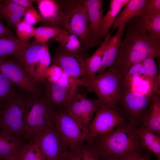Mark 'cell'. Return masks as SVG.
I'll list each match as a JSON object with an SVG mask.
<instances>
[{"mask_svg":"<svg viewBox=\"0 0 160 160\" xmlns=\"http://www.w3.org/2000/svg\"><path fill=\"white\" fill-rule=\"evenodd\" d=\"M122 40L116 59L110 68L124 79L135 64L152 57L159 60L160 41L139 29L130 22Z\"/></svg>","mask_w":160,"mask_h":160,"instance_id":"6da1fadb","label":"cell"},{"mask_svg":"<svg viewBox=\"0 0 160 160\" xmlns=\"http://www.w3.org/2000/svg\"><path fill=\"white\" fill-rule=\"evenodd\" d=\"M137 127L126 122L107 134L93 138L100 160H125L129 155L143 156L150 151L142 145Z\"/></svg>","mask_w":160,"mask_h":160,"instance_id":"7a4b0ae2","label":"cell"},{"mask_svg":"<svg viewBox=\"0 0 160 160\" xmlns=\"http://www.w3.org/2000/svg\"><path fill=\"white\" fill-rule=\"evenodd\" d=\"M26 98L24 140H31L38 133L54 125L56 111L41 94Z\"/></svg>","mask_w":160,"mask_h":160,"instance_id":"3957f363","label":"cell"},{"mask_svg":"<svg viewBox=\"0 0 160 160\" xmlns=\"http://www.w3.org/2000/svg\"><path fill=\"white\" fill-rule=\"evenodd\" d=\"M33 82H44L51 58L46 44L33 42L14 56Z\"/></svg>","mask_w":160,"mask_h":160,"instance_id":"277c9868","label":"cell"},{"mask_svg":"<svg viewBox=\"0 0 160 160\" xmlns=\"http://www.w3.org/2000/svg\"><path fill=\"white\" fill-rule=\"evenodd\" d=\"M27 97L16 91L0 106V129L8 130L22 141L25 137Z\"/></svg>","mask_w":160,"mask_h":160,"instance_id":"5b68a950","label":"cell"},{"mask_svg":"<svg viewBox=\"0 0 160 160\" xmlns=\"http://www.w3.org/2000/svg\"><path fill=\"white\" fill-rule=\"evenodd\" d=\"M84 79L85 87L96 95L100 107L117 110L122 79L114 70L109 68L107 71L97 74L92 81Z\"/></svg>","mask_w":160,"mask_h":160,"instance_id":"8992f818","label":"cell"},{"mask_svg":"<svg viewBox=\"0 0 160 160\" xmlns=\"http://www.w3.org/2000/svg\"><path fill=\"white\" fill-rule=\"evenodd\" d=\"M61 1L65 15L64 30L76 35L85 48L95 46L89 35L87 12L84 0Z\"/></svg>","mask_w":160,"mask_h":160,"instance_id":"52a82bcc","label":"cell"},{"mask_svg":"<svg viewBox=\"0 0 160 160\" xmlns=\"http://www.w3.org/2000/svg\"><path fill=\"white\" fill-rule=\"evenodd\" d=\"M155 95L140 93L131 87L121 86L117 103V111L125 119L128 120V122L137 127L140 125L141 118Z\"/></svg>","mask_w":160,"mask_h":160,"instance_id":"ba28073f","label":"cell"},{"mask_svg":"<svg viewBox=\"0 0 160 160\" xmlns=\"http://www.w3.org/2000/svg\"><path fill=\"white\" fill-rule=\"evenodd\" d=\"M54 124L68 149L83 144L91 139L89 130L65 108L56 111Z\"/></svg>","mask_w":160,"mask_h":160,"instance_id":"9c48e42d","label":"cell"},{"mask_svg":"<svg viewBox=\"0 0 160 160\" xmlns=\"http://www.w3.org/2000/svg\"><path fill=\"white\" fill-rule=\"evenodd\" d=\"M31 140L39 148L45 160H62L68 150L54 125L38 133Z\"/></svg>","mask_w":160,"mask_h":160,"instance_id":"30bf717a","label":"cell"},{"mask_svg":"<svg viewBox=\"0 0 160 160\" xmlns=\"http://www.w3.org/2000/svg\"><path fill=\"white\" fill-rule=\"evenodd\" d=\"M44 83V97L56 111L67 107L78 87L62 77L58 81Z\"/></svg>","mask_w":160,"mask_h":160,"instance_id":"8fae6325","label":"cell"},{"mask_svg":"<svg viewBox=\"0 0 160 160\" xmlns=\"http://www.w3.org/2000/svg\"><path fill=\"white\" fill-rule=\"evenodd\" d=\"M100 106L97 99L89 98L85 93L80 92L78 87L71 102L65 109L89 130L93 114Z\"/></svg>","mask_w":160,"mask_h":160,"instance_id":"7c38bea8","label":"cell"},{"mask_svg":"<svg viewBox=\"0 0 160 160\" xmlns=\"http://www.w3.org/2000/svg\"><path fill=\"white\" fill-rule=\"evenodd\" d=\"M87 57L85 52L70 53L59 47L51 58V63L59 67L69 75L81 78L85 74Z\"/></svg>","mask_w":160,"mask_h":160,"instance_id":"4fadbf2b","label":"cell"},{"mask_svg":"<svg viewBox=\"0 0 160 160\" xmlns=\"http://www.w3.org/2000/svg\"><path fill=\"white\" fill-rule=\"evenodd\" d=\"M96 112L89 127L91 138L107 134L116 127L126 122L123 117L115 109L100 107Z\"/></svg>","mask_w":160,"mask_h":160,"instance_id":"5bb4252c","label":"cell"},{"mask_svg":"<svg viewBox=\"0 0 160 160\" xmlns=\"http://www.w3.org/2000/svg\"><path fill=\"white\" fill-rule=\"evenodd\" d=\"M0 72L29 94H40L38 85L31 80L23 68L17 61L8 59L0 61Z\"/></svg>","mask_w":160,"mask_h":160,"instance_id":"9a60e30c","label":"cell"},{"mask_svg":"<svg viewBox=\"0 0 160 160\" xmlns=\"http://www.w3.org/2000/svg\"><path fill=\"white\" fill-rule=\"evenodd\" d=\"M41 20L39 26L64 30L65 15L61 1L36 0Z\"/></svg>","mask_w":160,"mask_h":160,"instance_id":"2e32d148","label":"cell"},{"mask_svg":"<svg viewBox=\"0 0 160 160\" xmlns=\"http://www.w3.org/2000/svg\"><path fill=\"white\" fill-rule=\"evenodd\" d=\"M103 0H85L89 23V35L95 44L99 43V35L104 19Z\"/></svg>","mask_w":160,"mask_h":160,"instance_id":"e0dca14e","label":"cell"},{"mask_svg":"<svg viewBox=\"0 0 160 160\" xmlns=\"http://www.w3.org/2000/svg\"><path fill=\"white\" fill-rule=\"evenodd\" d=\"M126 25L117 28V31L113 36L110 37L111 33L105 39V46L103 52L101 67L97 72L98 74L105 71L106 69L114 63L120 47Z\"/></svg>","mask_w":160,"mask_h":160,"instance_id":"ac0fdd59","label":"cell"},{"mask_svg":"<svg viewBox=\"0 0 160 160\" xmlns=\"http://www.w3.org/2000/svg\"><path fill=\"white\" fill-rule=\"evenodd\" d=\"M62 160H100L99 151L94 138L69 149Z\"/></svg>","mask_w":160,"mask_h":160,"instance_id":"d6986e66","label":"cell"},{"mask_svg":"<svg viewBox=\"0 0 160 160\" xmlns=\"http://www.w3.org/2000/svg\"><path fill=\"white\" fill-rule=\"evenodd\" d=\"M139 126L150 129L160 136V93L153 98L148 108L140 119Z\"/></svg>","mask_w":160,"mask_h":160,"instance_id":"ffe728a7","label":"cell"},{"mask_svg":"<svg viewBox=\"0 0 160 160\" xmlns=\"http://www.w3.org/2000/svg\"><path fill=\"white\" fill-rule=\"evenodd\" d=\"M130 22L139 29L156 39L160 40V12L146 15L140 14Z\"/></svg>","mask_w":160,"mask_h":160,"instance_id":"44dd1931","label":"cell"},{"mask_svg":"<svg viewBox=\"0 0 160 160\" xmlns=\"http://www.w3.org/2000/svg\"><path fill=\"white\" fill-rule=\"evenodd\" d=\"M131 0H111L109 9L104 16L103 25L100 32L99 42L103 39H105L110 33L111 28L122 8Z\"/></svg>","mask_w":160,"mask_h":160,"instance_id":"7402d4cb","label":"cell"},{"mask_svg":"<svg viewBox=\"0 0 160 160\" xmlns=\"http://www.w3.org/2000/svg\"><path fill=\"white\" fill-rule=\"evenodd\" d=\"M146 0H131L115 19L112 27L114 28L126 25L130 20L141 14Z\"/></svg>","mask_w":160,"mask_h":160,"instance_id":"603a6c76","label":"cell"},{"mask_svg":"<svg viewBox=\"0 0 160 160\" xmlns=\"http://www.w3.org/2000/svg\"><path fill=\"white\" fill-rule=\"evenodd\" d=\"M21 141L9 131L0 129V159L17 155L23 145Z\"/></svg>","mask_w":160,"mask_h":160,"instance_id":"cb8c5ba5","label":"cell"},{"mask_svg":"<svg viewBox=\"0 0 160 160\" xmlns=\"http://www.w3.org/2000/svg\"><path fill=\"white\" fill-rule=\"evenodd\" d=\"M30 44L21 41L15 35L0 37V61L16 55Z\"/></svg>","mask_w":160,"mask_h":160,"instance_id":"d4e9b609","label":"cell"},{"mask_svg":"<svg viewBox=\"0 0 160 160\" xmlns=\"http://www.w3.org/2000/svg\"><path fill=\"white\" fill-rule=\"evenodd\" d=\"M53 39L54 41L60 44V48L67 52L72 53L85 52L77 37L65 30H63Z\"/></svg>","mask_w":160,"mask_h":160,"instance_id":"484cf974","label":"cell"},{"mask_svg":"<svg viewBox=\"0 0 160 160\" xmlns=\"http://www.w3.org/2000/svg\"><path fill=\"white\" fill-rule=\"evenodd\" d=\"M141 142L146 149L153 152L160 160V136L153 131L141 126L137 127Z\"/></svg>","mask_w":160,"mask_h":160,"instance_id":"4316f807","label":"cell"},{"mask_svg":"<svg viewBox=\"0 0 160 160\" xmlns=\"http://www.w3.org/2000/svg\"><path fill=\"white\" fill-rule=\"evenodd\" d=\"M105 40L99 48L90 57H88L86 62V72L83 78L87 81H92L96 76V73L100 69L105 46Z\"/></svg>","mask_w":160,"mask_h":160,"instance_id":"83f0119b","label":"cell"},{"mask_svg":"<svg viewBox=\"0 0 160 160\" xmlns=\"http://www.w3.org/2000/svg\"><path fill=\"white\" fill-rule=\"evenodd\" d=\"M17 156L22 160H45L40 148L32 140L23 145Z\"/></svg>","mask_w":160,"mask_h":160,"instance_id":"f1b7e54d","label":"cell"},{"mask_svg":"<svg viewBox=\"0 0 160 160\" xmlns=\"http://www.w3.org/2000/svg\"><path fill=\"white\" fill-rule=\"evenodd\" d=\"M63 30L44 26L35 28L34 42L39 44H46L50 39L53 38Z\"/></svg>","mask_w":160,"mask_h":160,"instance_id":"f546056e","label":"cell"},{"mask_svg":"<svg viewBox=\"0 0 160 160\" xmlns=\"http://www.w3.org/2000/svg\"><path fill=\"white\" fill-rule=\"evenodd\" d=\"M142 63L144 76L148 83L149 90L150 91L153 82L158 73L156 64L154 58L152 57L146 59Z\"/></svg>","mask_w":160,"mask_h":160,"instance_id":"4dcf8cb0","label":"cell"},{"mask_svg":"<svg viewBox=\"0 0 160 160\" xmlns=\"http://www.w3.org/2000/svg\"><path fill=\"white\" fill-rule=\"evenodd\" d=\"M17 37L21 41L29 43L31 39L33 37L35 28L26 23L23 19L16 27Z\"/></svg>","mask_w":160,"mask_h":160,"instance_id":"1f68e13d","label":"cell"},{"mask_svg":"<svg viewBox=\"0 0 160 160\" xmlns=\"http://www.w3.org/2000/svg\"><path fill=\"white\" fill-rule=\"evenodd\" d=\"M15 85L4 74L0 72V105L16 91Z\"/></svg>","mask_w":160,"mask_h":160,"instance_id":"d6a6232c","label":"cell"},{"mask_svg":"<svg viewBox=\"0 0 160 160\" xmlns=\"http://www.w3.org/2000/svg\"><path fill=\"white\" fill-rule=\"evenodd\" d=\"M0 17L4 19L10 26L13 28H16L17 24L22 20L23 17L17 14L3 8L0 6Z\"/></svg>","mask_w":160,"mask_h":160,"instance_id":"836d02e7","label":"cell"},{"mask_svg":"<svg viewBox=\"0 0 160 160\" xmlns=\"http://www.w3.org/2000/svg\"><path fill=\"white\" fill-rule=\"evenodd\" d=\"M23 17V20L26 23L33 26L40 22L41 20L39 13L33 6L26 9Z\"/></svg>","mask_w":160,"mask_h":160,"instance_id":"e575fe53","label":"cell"},{"mask_svg":"<svg viewBox=\"0 0 160 160\" xmlns=\"http://www.w3.org/2000/svg\"><path fill=\"white\" fill-rule=\"evenodd\" d=\"M64 73L63 71L59 67L55 65H52L47 70L45 81H58L60 80Z\"/></svg>","mask_w":160,"mask_h":160,"instance_id":"d590c367","label":"cell"},{"mask_svg":"<svg viewBox=\"0 0 160 160\" xmlns=\"http://www.w3.org/2000/svg\"><path fill=\"white\" fill-rule=\"evenodd\" d=\"M160 12V0H146L141 14L146 15Z\"/></svg>","mask_w":160,"mask_h":160,"instance_id":"8d00e7d4","label":"cell"},{"mask_svg":"<svg viewBox=\"0 0 160 160\" xmlns=\"http://www.w3.org/2000/svg\"><path fill=\"white\" fill-rule=\"evenodd\" d=\"M1 7L9 11L17 14L23 17L26 9L13 3L8 0H2Z\"/></svg>","mask_w":160,"mask_h":160,"instance_id":"74e56055","label":"cell"},{"mask_svg":"<svg viewBox=\"0 0 160 160\" xmlns=\"http://www.w3.org/2000/svg\"><path fill=\"white\" fill-rule=\"evenodd\" d=\"M36 0H8L10 2L16 4L26 9L33 6V3Z\"/></svg>","mask_w":160,"mask_h":160,"instance_id":"f35d334b","label":"cell"},{"mask_svg":"<svg viewBox=\"0 0 160 160\" xmlns=\"http://www.w3.org/2000/svg\"><path fill=\"white\" fill-rule=\"evenodd\" d=\"M14 35V33L3 24L0 17V37Z\"/></svg>","mask_w":160,"mask_h":160,"instance_id":"ab89813d","label":"cell"},{"mask_svg":"<svg viewBox=\"0 0 160 160\" xmlns=\"http://www.w3.org/2000/svg\"><path fill=\"white\" fill-rule=\"evenodd\" d=\"M152 155L151 152L149 151L144 155H132L127 156L125 160H151Z\"/></svg>","mask_w":160,"mask_h":160,"instance_id":"60d3db41","label":"cell"},{"mask_svg":"<svg viewBox=\"0 0 160 160\" xmlns=\"http://www.w3.org/2000/svg\"><path fill=\"white\" fill-rule=\"evenodd\" d=\"M4 160H22L18 156L16 155H10L5 157Z\"/></svg>","mask_w":160,"mask_h":160,"instance_id":"b9f144b4","label":"cell"},{"mask_svg":"<svg viewBox=\"0 0 160 160\" xmlns=\"http://www.w3.org/2000/svg\"><path fill=\"white\" fill-rule=\"evenodd\" d=\"M103 160H114L112 159H104Z\"/></svg>","mask_w":160,"mask_h":160,"instance_id":"7bdbcfd3","label":"cell"},{"mask_svg":"<svg viewBox=\"0 0 160 160\" xmlns=\"http://www.w3.org/2000/svg\"><path fill=\"white\" fill-rule=\"evenodd\" d=\"M2 0H0V6Z\"/></svg>","mask_w":160,"mask_h":160,"instance_id":"ee69618b","label":"cell"},{"mask_svg":"<svg viewBox=\"0 0 160 160\" xmlns=\"http://www.w3.org/2000/svg\"><path fill=\"white\" fill-rule=\"evenodd\" d=\"M0 160H4V159H0Z\"/></svg>","mask_w":160,"mask_h":160,"instance_id":"f6af8a7d","label":"cell"},{"mask_svg":"<svg viewBox=\"0 0 160 160\" xmlns=\"http://www.w3.org/2000/svg\"></svg>","mask_w":160,"mask_h":160,"instance_id":"bcb514c9","label":"cell"}]
</instances>
